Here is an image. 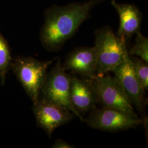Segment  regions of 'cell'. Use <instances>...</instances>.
<instances>
[{
    "mask_svg": "<svg viewBox=\"0 0 148 148\" xmlns=\"http://www.w3.org/2000/svg\"><path fill=\"white\" fill-rule=\"evenodd\" d=\"M103 0H89L60 6L53 5L45 11V21L40 34L43 47L49 52L60 50L65 42L90 16V12Z\"/></svg>",
    "mask_w": 148,
    "mask_h": 148,
    "instance_id": "cell-1",
    "label": "cell"
},
{
    "mask_svg": "<svg viewBox=\"0 0 148 148\" xmlns=\"http://www.w3.org/2000/svg\"><path fill=\"white\" fill-rule=\"evenodd\" d=\"M97 53V76H103L121 63L128 54L126 41L118 37L111 27L106 25L95 32Z\"/></svg>",
    "mask_w": 148,
    "mask_h": 148,
    "instance_id": "cell-2",
    "label": "cell"
},
{
    "mask_svg": "<svg viewBox=\"0 0 148 148\" xmlns=\"http://www.w3.org/2000/svg\"><path fill=\"white\" fill-rule=\"evenodd\" d=\"M57 58L47 61H40L31 57H18L12 59L10 69L15 74L33 104L38 101L48 67Z\"/></svg>",
    "mask_w": 148,
    "mask_h": 148,
    "instance_id": "cell-3",
    "label": "cell"
},
{
    "mask_svg": "<svg viewBox=\"0 0 148 148\" xmlns=\"http://www.w3.org/2000/svg\"><path fill=\"white\" fill-rule=\"evenodd\" d=\"M53 68L48 72L39 95L38 101L57 106L77 117L70 99V74L62 66L58 57Z\"/></svg>",
    "mask_w": 148,
    "mask_h": 148,
    "instance_id": "cell-4",
    "label": "cell"
},
{
    "mask_svg": "<svg viewBox=\"0 0 148 148\" xmlns=\"http://www.w3.org/2000/svg\"><path fill=\"white\" fill-rule=\"evenodd\" d=\"M82 121L93 129L108 132H117L135 128L142 124L143 119L137 114H131L119 109L95 108Z\"/></svg>",
    "mask_w": 148,
    "mask_h": 148,
    "instance_id": "cell-5",
    "label": "cell"
},
{
    "mask_svg": "<svg viewBox=\"0 0 148 148\" xmlns=\"http://www.w3.org/2000/svg\"><path fill=\"white\" fill-rule=\"evenodd\" d=\"M98 104L102 108L119 109L136 114L130 99L115 76H96L91 79Z\"/></svg>",
    "mask_w": 148,
    "mask_h": 148,
    "instance_id": "cell-6",
    "label": "cell"
},
{
    "mask_svg": "<svg viewBox=\"0 0 148 148\" xmlns=\"http://www.w3.org/2000/svg\"><path fill=\"white\" fill-rule=\"evenodd\" d=\"M112 72L133 106H135L138 111L143 114L147 104L145 96L146 90L138 79L128 53L121 63Z\"/></svg>",
    "mask_w": 148,
    "mask_h": 148,
    "instance_id": "cell-7",
    "label": "cell"
},
{
    "mask_svg": "<svg viewBox=\"0 0 148 148\" xmlns=\"http://www.w3.org/2000/svg\"><path fill=\"white\" fill-rule=\"evenodd\" d=\"M70 99L77 117L83 121L84 115L94 109L98 104L91 79H79L74 74H70Z\"/></svg>",
    "mask_w": 148,
    "mask_h": 148,
    "instance_id": "cell-8",
    "label": "cell"
},
{
    "mask_svg": "<svg viewBox=\"0 0 148 148\" xmlns=\"http://www.w3.org/2000/svg\"><path fill=\"white\" fill-rule=\"evenodd\" d=\"M97 53L95 46L75 48L66 56L62 66L66 71L90 79L97 76Z\"/></svg>",
    "mask_w": 148,
    "mask_h": 148,
    "instance_id": "cell-9",
    "label": "cell"
},
{
    "mask_svg": "<svg viewBox=\"0 0 148 148\" xmlns=\"http://www.w3.org/2000/svg\"><path fill=\"white\" fill-rule=\"evenodd\" d=\"M32 109L37 126L42 128L50 138L55 130L73 118L71 112L40 101L33 104Z\"/></svg>",
    "mask_w": 148,
    "mask_h": 148,
    "instance_id": "cell-10",
    "label": "cell"
},
{
    "mask_svg": "<svg viewBox=\"0 0 148 148\" xmlns=\"http://www.w3.org/2000/svg\"><path fill=\"white\" fill-rule=\"evenodd\" d=\"M111 4L119 16L120 25L116 35L126 42L133 35L140 32L143 14L133 4L119 3L111 0Z\"/></svg>",
    "mask_w": 148,
    "mask_h": 148,
    "instance_id": "cell-11",
    "label": "cell"
},
{
    "mask_svg": "<svg viewBox=\"0 0 148 148\" xmlns=\"http://www.w3.org/2000/svg\"><path fill=\"white\" fill-rule=\"evenodd\" d=\"M12 60L8 44L0 32V81L2 85L5 84L6 75L10 69Z\"/></svg>",
    "mask_w": 148,
    "mask_h": 148,
    "instance_id": "cell-12",
    "label": "cell"
},
{
    "mask_svg": "<svg viewBox=\"0 0 148 148\" xmlns=\"http://www.w3.org/2000/svg\"><path fill=\"white\" fill-rule=\"evenodd\" d=\"M128 53L130 56H136L148 63V38L140 32L136 34L134 43Z\"/></svg>",
    "mask_w": 148,
    "mask_h": 148,
    "instance_id": "cell-13",
    "label": "cell"
},
{
    "mask_svg": "<svg viewBox=\"0 0 148 148\" xmlns=\"http://www.w3.org/2000/svg\"><path fill=\"white\" fill-rule=\"evenodd\" d=\"M130 56V55H129ZM134 73L144 89L148 90V63L139 57L130 56Z\"/></svg>",
    "mask_w": 148,
    "mask_h": 148,
    "instance_id": "cell-14",
    "label": "cell"
},
{
    "mask_svg": "<svg viewBox=\"0 0 148 148\" xmlns=\"http://www.w3.org/2000/svg\"><path fill=\"white\" fill-rule=\"evenodd\" d=\"M53 148H75V147L67 142L64 140L63 139L58 138L52 145Z\"/></svg>",
    "mask_w": 148,
    "mask_h": 148,
    "instance_id": "cell-15",
    "label": "cell"
}]
</instances>
